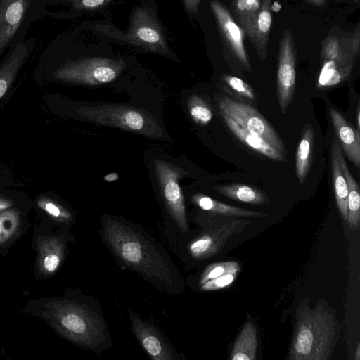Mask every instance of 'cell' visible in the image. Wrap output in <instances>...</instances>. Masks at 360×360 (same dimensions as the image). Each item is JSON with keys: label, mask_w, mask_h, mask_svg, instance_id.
I'll return each instance as SVG.
<instances>
[{"label": "cell", "mask_w": 360, "mask_h": 360, "mask_svg": "<svg viewBox=\"0 0 360 360\" xmlns=\"http://www.w3.org/2000/svg\"><path fill=\"white\" fill-rule=\"evenodd\" d=\"M238 274V273H227L200 285L195 290L200 291H213L223 289L230 285L234 281Z\"/></svg>", "instance_id": "obj_28"}, {"label": "cell", "mask_w": 360, "mask_h": 360, "mask_svg": "<svg viewBox=\"0 0 360 360\" xmlns=\"http://www.w3.org/2000/svg\"><path fill=\"white\" fill-rule=\"evenodd\" d=\"M31 43L19 44L0 65V99L5 95L31 52Z\"/></svg>", "instance_id": "obj_16"}, {"label": "cell", "mask_w": 360, "mask_h": 360, "mask_svg": "<svg viewBox=\"0 0 360 360\" xmlns=\"http://www.w3.org/2000/svg\"><path fill=\"white\" fill-rule=\"evenodd\" d=\"M296 49L291 30L283 31L278 46L277 90L281 110L285 112L293 96L296 79Z\"/></svg>", "instance_id": "obj_10"}, {"label": "cell", "mask_w": 360, "mask_h": 360, "mask_svg": "<svg viewBox=\"0 0 360 360\" xmlns=\"http://www.w3.org/2000/svg\"><path fill=\"white\" fill-rule=\"evenodd\" d=\"M307 3L315 6H323L325 4L326 0H305Z\"/></svg>", "instance_id": "obj_35"}, {"label": "cell", "mask_w": 360, "mask_h": 360, "mask_svg": "<svg viewBox=\"0 0 360 360\" xmlns=\"http://www.w3.org/2000/svg\"><path fill=\"white\" fill-rule=\"evenodd\" d=\"M189 113L198 124L205 125L212 118V112L207 104L198 96L192 95L188 100Z\"/></svg>", "instance_id": "obj_27"}, {"label": "cell", "mask_w": 360, "mask_h": 360, "mask_svg": "<svg viewBox=\"0 0 360 360\" xmlns=\"http://www.w3.org/2000/svg\"><path fill=\"white\" fill-rule=\"evenodd\" d=\"M338 1H339V0H338ZM353 1H356V2H358V1H359V0H353Z\"/></svg>", "instance_id": "obj_39"}, {"label": "cell", "mask_w": 360, "mask_h": 360, "mask_svg": "<svg viewBox=\"0 0 360 360\" xmlns=\"http://www.w3.org/2000/svg\"><path fill=\"white\" fill-rule=\"evenodd\" d=\"M221 112L228 115L247 131L258 136L284 155V144L276 131L252 106L228 97L219 101Z\"/></svg>", "instance_id": "obj_8"}, {"label": "cell", "mask_w": 360, "mask_h": 360, "mask_svg": "<svg viewBox=\"0 0 360 360\" xmlns=\"http://www.w3.org/2000/svg\"><path fill=\"white\" fill-rule=\"evenodd\" d=\"M214 189L221 195L240 202L255 205L268 202L267 198L262 193L247 185L235 184L217 186Z\"/></svg>", "instance_id": "obj_24"}, {"label": "cell", "mask_w": 360, "mask_h": 360, "mask_svg": "<svg viewBox=\"0 0 360 360\" xmlns=\"http://www.w3.org/2000/svg\"><path fill=\"white\" fill-rule=\"evenodd\" d=\"M257 345L256 328L252 321H247L233 345L230 359L232 360H254Z\"/></svg>", "instance_id": "obj_20"}, {"label": "cell", "mask_w": 360, "mask_h": 360, "mask_svg": "<svg viewBox=\"0 0 360 360\" xmlns=\"http://www.w3.org/2000/svg\"><path fill=\"white\" fill-rule=\"evenodd\" d=\"M195 221L198 226L195 230L190 229L181 235L164 236L185 269H191L217 255L229 238L241 231L245 225L236 220L217 225L202 217H196Z\"/></svg>", "instance_id": "obj_3"}, {"label": "cell", "mask_w": 360, "mask_h": 360, "mask_svg": "<svg viewBox=\"0 0 360 360\" xmlns=\"http://www.w3.org/2000/svg\"><path fill=\"white\" fill-rule=\"evenodd\" d=\"M337 155L348 188L347 217L346 221L352 229L356 230L359 227L360 221L359 188L347 167L341 146L338 141L337 143Z\"/></svg>", "instance_id": "obj_17"}, {"label": "cell", "mask_w": 360, "mask_h": 360, "mask_svg": "<svg viewBox=\"0 0 360 360\" xmlns=\"http://www.w3.org/2000/svg\"><path fill=\"white\" fill-rule=\"evenodd\" d=\"M130 329L134 337L153 360H182L165 333L153 321L143 319L128 307Z\"/></svg>", "instance_id": "obj_9"}, {"label": "cell", "mask_w": 360, "mask_h": 360, "mask_svg": "<svg viewBox=\"0 0 360 360\" xmlns=\"http://www.w3.org/2000/svg\"><path fill=\"white\" fill-rule=\"evenodd\" d=\"M313 137V129L311 125H307L299 142L295 156L296 174L300 185L305 181L310 167Z\"/></svg>", "instance_id": "obj_23"}, {"label": "cell", "mask_w": 360, "mask_h": 360, "mask_svg": "<svg viewBox=\"0 0 360 360\" xmlns=\"http://www.w3.org/2000/svg\"><path fill=\"white\" fill-rule=\"evenodd\" d=\"M340 326L335 311L323 300L314 307L302 300L296 310L295 333L289 360H327L338 341Z\"/></svg>", "instance_id": "obj_2"}, {"label": "cell", "mask_w": 360, "mask_h": 360, "mask_svg": "<svg viewBox=\"0 0 360 360\" xmlns=\"http://www.w3.org/2000/svg\"><path fill=\"white\" fill-rule=\"evenodd\" d=\"M60 261V259L58 255L50 254L47 255L44 260V268L48 271H53L58 268Z\"/></svg>", "instance_id": "obj_32"}, {"label": "cell", "mask_w": 360, "mask_h": 360, "mask_svg": "<svg viewBox=\"0 0 360 360\" xmlns=\"http://www.w3.org/2000/svg\"><path fill=\"white\" fill-rule=\"evenodd\" d=\"M202 0H182L186 11L191 14L198 12V6Z\"/></svg>", "instance_id": "obj_33"}, {"label": "cell", "mask_w": 360, "mask_h": 360, "mask_svg": "<svg viewBox=\"0 0 360 360\" xmlns=\"http://www.w3.org/2000/svg\"><path fill=\"white\" fill-rule=\"evenodd\" d=\"M30 0H1L0 53L8 45L28 12Z\"/></svg>", "instance_id": "obj_13"}, {"label": "cell", "mask_w": 360, "mask_h": 360, "mask_svg": "<svg viewBox=\"0 0 360 360\" xmlns=\"http://www.w3.org/2000/svg\"><path fill=\"white\" fill-rule=\"evenodd\" d=\"M125 66L122 59L105 57L80 58L58 68L54 77L58 80L86 85L110 82L119 76Z\"/></svg>", "instance_id": "obj_6"}, {"label": "cell", "mask_w": 360, "mask_h": 360, "mask_svg": "<svg viewBox=\"0 0 360 360\" xmlns=\"http://www.w3.org/2000/svg\"><path fill=\"white\" fill-rule=\"evenodd\" d=\"M42 206L48 213H49L53 217H62L65 218H69L70 217V213L64 212L60 207H59L57 205L51 201H44L42 202Z\"/></svg>", "instance_id": "obj_31"}, {"label": "cell", "mask_w": 360, "mask_h": 360, "mask_svg": "<svg viewBox=\"0 0 360 360\" xmlns=\"http://www.w3.org/2000/svg\"><path fill=\"white\" fill-rule=\"evenodd\" d=\"M160 193L170 221L162 229L163 235H181L190 230L184 198L179 179L183 171L162 161L155 162Z\"/></svg>", "instance_id": "obj_5"}, {"label": "cell", "mask_w": 360, "mask_h": 360, "mask_svg": "<svg viewBox=\"0 0 360 360\" xmlns=\"http://www.w3.org/2000/svg\"><path fill=\"white\" fill-rule=\"evenodd\" d=\"M360 51V23L353 31L333 27L323 41L320 58L323 61L354 63Z\"/></svg>", "instance_id": "obj_11"}, {"label": "cell", "mask_w": 360, "mask_h": 360, "mask_svg": "<svg viewBox=\"0 0 360 360\" xmlns=\"http://www.w3.org/2000/svg\"><path fill=\"white\" fill-rule=\"evenodd\" d=\"M7 207V202H5L0 199V210Z\"/></svg>", "instance_id": "obj_38"}, {"label": "cell", "mask_w": 360, "mask_h": 360, "mask_svg": "<svg viewBox=\"0 0 360 360\" xmlns=\"http://www.w3.org/2000/svg\"><path fill=\"white\" fill-rule=\"evenodd\" d=\"M355 359L356 360H359L360 359V347H359V343H358L357 346H356V353H355Z\"/></svg>", "instance_id": "obj_37"}, {"label": "cell", "mask_w": 360, "mask_h": 360, "mask_svg": "<svg viewBox=\"0 0 360 360\" xmlns=\"http://www.w3.org/2000/svg\"><path fill=\"white\" fill-rule=\"evenodd\" d=\"M118 178H119V176L117 173L112 172V173H110V174H107L106 176H105L103 177V179L108 182H111V181H114L117 180Z\"/></svg>", "instance_id": "obj_34"}, {"label": "cell", "mask_w": 360, "mask_h": 360, "mask_svg": "<svg viewBox=\"0 0 360 360\" xmlns=\"http://www.w3.org/2000/svg\"><path fill=\"white\" fill-rule=\"evenodd\" d=\"M356 123H357V130L359 131L360 129V110L358 107L356 112Z\"/></svg>", "instance_id": "obj_36"}, {"label": "cell", "mask_w": 360, "mask_h": 360, "mask_svg": "<svg viewBox=\"0 0 360 360\" xmlns=\"http://www.w3.org/2000/svg\"><path fill=\"white\" fill-rule=\"evenodd\" d=\"M354 63L323 61L319 75V86H333L344 79L350 72Z\"/></svg>", "instance_id": "obj_26"}, {"label": "cell", "mask_w": 360, "mask_h": 360, "mask_svg": "<svg viewBox=\"0 0 360 360\" xmlns=\"http://www.w3.org/2000/svg\"><path fill=\"white\" fill-rule=\"evenodd\" d=\"M330 117L338 142L348 159L357 167L360 166V136L359 131L351 126L343 115L331 108Z\"/></svg>", "instance_id": "obj_14"}, {"label": "cell", "mask_w": 360, "mask_h": 360, "mask_svg": "<svg viewBox=\"0 0 360 360\" xmlns=\"http://www.w3.org/2000/svg\"><path fill=\"white\" fill-rule=\"evenodd\" d=\"M221 113L231 131L239 140L252 148V150H254L275 161L283 162L285 160V158L283 154L269 144L262 138L247 131L230 117L222 112Z\"/></svg>", "instance_id": "obj_18"}, {"label": "cell", "mask_w": 360, "mask_h": 360, "mask_svg": "<svg viewBox=\"0 0 360 360\" xmlns=\"http://www.w3.org/2000/svg\"><path fill=\"white\" fill-rule=\"evenodd\" d=\"M261 6V0H232L231 9L233 19L243 28L245 34L250 37Z\"/></svg>", "instance_id": "obj_22"}, {"label": "cell", "mask_w": 360, "mask_h": 360, "mask_svg": "<svg viewBox=\"0 0 360 360\" xmlns=\"http://www.w3.org/2000/svg\"><path fill=\"white\" fill-rule=\"evenodd\" d=\"M220 34L234 57L248 70L250 63L244 46L245 32L236 22L226 7L218 0L210 1Z\"/></svg>", "instance_id": "obj_12"}, {"label": "cell", "mask_w": 360, "mask_h": 360, "mask_svg": "<svg viewBox=\"0 0 360 360\" xmlns=\"http://www.w3.org/2000/svg\"><path fill=\"white\" fill-rule=\"evenodd\" d=\"M240 264L236 261L219 262L207 266L198 275L187 276L186 283L193 290L200 285L227 273H238Z\"/></svg>", "instance_id": "obj_25"}, {"label": "cell", "mask_w": 360, "mask_h": 360, "mask_svg": "<svg viewBox=\"0 0 360 360\" xmlns=\"http://www.w3.org/2000/svg\"><path fill=\"white\" fill-rule=\"evenodd\" d=\"M108 34L146 51L158 53L169 51L162 29L150 7H137L133 11L127 32L112 29Z\"/></svg>", "instance_id": "obj_7"}, {"label": "cell", "mask_w": 360, "mask_h": 360, "mask_svg": "<svg viewBox=\"0 0 360 360\" xmlns=\"http://www.w3.org/2000/svg\"><path fill=\"white\" fill-rule=\"evenodd\" d=\"M76 9L93 11L107 6L112 0H65Z\"/></svg>", "instance_id": "obj_30"}, {"label": "cell", "mask_w": 360, "mask_h": 360, "mask_svg": "<svg viewBox=\"0 0 360 360\" xmlns=\"http://www.w3.org/2000/svg\"><path fill=\"white\" fill-rule=\"evenodd\" d=\"M338 139L333 136L331 146V169L336 202L340 212L345 221L347 217V181L342 174L338 155Z\"/></svg>", "instance_id": "obj_21"}, {"label": "cell", "mask_w": 360, "mask_h": 360, "mask_svg": "<svg viewBox=\"0 0 360 360\" xmlns=\"http://www.w3.org/2000/svg\"><path fill=\"white\" fill-rule=\"evenodd\" d=\"M76 112L88 121L119 127L147 137L160 139L164 134L154 117L134 108L121 105H83L77 108Z\"/></svg>", "instance_id": "obj_4"}, {"label": "cell", "mask_w": 360, "mask_h": 360, "mask_svg": "<svg viewBox=\"0 0 360 360\" xmlns=\"http://www.w3.org/2000/svg\"><path fill=\"white\" fill-rule=\"evenodd\" d=\"M192 202L202 210L212 215L235 217H266L262 212L245 210L217 201L209 196L198 193L192 196Z\"/></svg>", "instance_id": "obj_19"}, {"label": "cell", "mask_w": 360, "mask_h": 360, "mask_svg": "<svg viewBox=\"0 0 360 360\" xmlns=\"http://www.w3.org/2000/svg\"><path fill=\"white\" fill-rule=\"evenodd\" d=\"M100 224L102 241L120 266L162 292H185V280L169 252L141 226L108 214L102 216Z\"/></svg>", "instance_id": "obj_1"}, {"label": "cell", "mask_w": 360, "mask_h": 360, "mask_svg": "<svg viewBox=\"0 0 360 360\" xmlns=\"http://www.w3.org/2000/svg\"><path fill=\"white\" fill-rule=\"evenodd\" d=\"M222 79L231 89L241 96L252 100L255 98L252 89L243 79L230 75H224Z\"/></svg>", "instance_id": "obj_29"}, {"label": "cell", "mask_w": 360, "mask_h": 360, "mask_svg": "<svg viewBox=\"0 0 360 360\" xmlns=\"http://www.w3.org/2000/svg\"><path fill=\"white\" fill-rule=\"evenodd\" d=\"M272 0H261V6L257 14L249 40L262 60L266 59L272 23Z\"/></svg>", "instance_id": "obj_15"}]
</instances>
